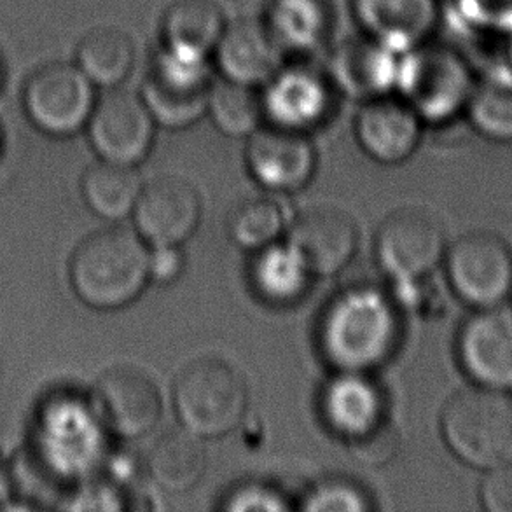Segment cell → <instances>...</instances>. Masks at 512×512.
Segmentation results:
<instances>
[{
  "mask_svg": "<svg viewBox=\"0 0 512 512\" xmlns=\"http://www.w3.org/2000/svg\"><path fill=\"white\" fill-rule=\"evenodd\" d=\"M441 432L455 457L490 471L512 462V394L507 390L467 388L453 395L441 415Z\"/></svg>",
  "mask_w": 512,
  "mask_h": 512,
  "instance_id": "277c9868",
  "label": "cell"
},
{
  "mask_svg": "<svg viewBox=\"0 0 512 512\" xmlns=\"http://www.w3.org/2000/svg\"><path fill=\"white\" fill-rule=\"evenodd\" d=\"M399 331L392 301L376 289L357 287L327 308L320 322V348L338 371L369 373L394 353Z\"/></svg>",
  "mask_w": 512,
  "mask_h": 512,
  "instance_id": "6da1fadb",
  "label": "cell"
},
{
  "mask_svg": "<svg viewBox=\"0 0 512 512\" xmlns=\"http://www.w3.org/2000/svg\"><path fill=\"white\" fill-rule=\"evenodd\" d=\"M161 409L160 390L139 367H112L95 387L93 413L105 429L126 441L149 434L160 422Z\"/></svg>",
  "mask_w": 512,
  "mask_h": 512,
  "instance_id": "7c38bea8",
  "label": "cell"
},
{
  "mask_svg": "<svg viewBox=\"0 0 512 512\" xmlns=\"http://www.w3.org/2000/svg\"><path fill=\"white\" fill-rule=\"evenodd\" d=\"M353 458L367 465L385 464L397 450V436L387 423L366 436L350 441Z\"/></svg>",
  "mask_w": 512,
  "mask_h": 512,
  "instance_id": "e575fe53",
  "label": "cell"
},
{
  "mask_svg": "<svg viewBox=\"0 0 512 512\" xmlns=\"http://www.w3.org/2000/svg\"><path fill=\"white\" fill-rule=\"evenodd\" d=\"M207 467V451L200 436L189 430L163 432L146 457V471L161 490L184 493L198 485Z\"/></svg>",
  "mask_w": 512,
  "mask_h": 512,
  "instance_id": "cb8c5ba5",
  "label": "cell"
},
{
  "mask_svg": "<svg viewBox=\"0 0 512 512\" xmlns=\"http://www.w3.org/2000/svg\"><path fill=\"white\" fill-rule=\"evenodd\" d=\"M299 507L310 512H364L373 504L364 486L353 479L336 476L315 483Z\"/></svg>",
  "mask_w": 512,
  "mask_h": 512,
  "instance_id": "1f68e13d",
  "label": "cell"
},
{
  "mask_svg": "<svg viewBox=\"0 0 512 512\" xmlns=\"http://www.w3.org/2000/svg\"><path fill=\"white\" fill-rule=\"evenodd\" d=\"M360 34L406 53L434 39L444 20L443 0H348Z\"/></svg>",
  "mask_w": 512,
  "mask_h": 512,
  "instance_id": "2e32d148",
  "label": "cell"
},
{
  "mask_svg": "<svg viewBox=\"0 0 512 512\" xmlns=\"http://www.w3.org/2000/svg\"><path fill=\"white\" fill-rule=\"evenodd\" d=\"M214 72L212 62L189 60L158 48L140 90L154 123L167 130H184L205 118Z\"/></svg>",
  "mask_w": 512,
  "mask_h": 512,
  "instance_id": "8992f818",
  "label": "cell"
},
{
  "mask_svg": "<svg viewBox=\"0 0 512 512\" xmlns=\"http://www.w3.org/2000/svg\"><path fill=\"white\" fill-rule=\"evenodd\" d=\"M457 353L476 385L512 392V308H476L460 327Z\"/></svg>",
  "mask_w": 512,
  "mask_h": 512,
  "instance_id": "4fadbf2b",
  "label": "cell"
},
{
  "mask_svg": "<svg viewBox=\"0 0 512 512\" xmlns=\"http://www.w3.org/2000/svg\"><path fill=\"white\" fill-rule=\"evenodd\" d=\"M156 126L140 93L121 86L97 98L86 130L100 160L137 167L153 149Z\"/></svg>",
  "mask_w": 512,
  "mask_h": 512,
  "instance_id": "8fae6325",
  "label": "cell"
},
{
  "mask_svg": "<svg viewBox=\"0 0 512 512\" xmlns=\"http://www.w3.org/2000/svg\"><path fill=\"white\" fill-rule=\"evenodd\" d=\"M465 118L486 139L512 142V67L504 62L479 72Z\"/></svg>",
  "mask_w": 512,
  "mask_h": 512,
  "instance_id": "484cf974",
  "label": "cell"
},
{
  "mask_svg": "<svg viewBox=\"0 0 512 512\" xmlns=\"http://www.w3.org/2000/svg\"><path fill=\"white\" fill-rule=\"evenodd\" d=\"M450 9L469 35L506 41L512 34V0H451Z\"/></svg>",
  "mask_w": 512,
  "mask_h": 512,
  "instance_id": "4dcf8cb0",
  "label": "cell"
},
{
  "mask_svg": "<svg viewBox=\"0 0 512 512\" xmlns=\"http://www.w3.org/2000/svg\"><path fill=\"white\" fill-rule=\"evenodd\" d=\"M97 98L95 84L76 63H49L25 84L23 107L41 132L70 137L86 128Z\"/></svg>",
  "mask_w": 512,
  "mask_h": 512,
  "instance_id": "ba28073f",
  "label": "cell"
},
{
  "mask_svg": "<svg viewBox=\"0 0 512 512\" xmlns=\"http://www.w3.org/2000/svg\"><path fill=\"white\" fill-rule=\"evenodd\" d=\"M226 23L215 0H173L160 21V48L189 60L212 62Z\"/></svg>",
  "mask_w": 512,
  "mask_h": 512,
  "instance_id": "603a6c76",
  "label": "cell"
},
{
  "mask_svg": "<svg viewBox=\"0 0 512 512\" xmlns=\"http://www.w3.org/2000/svg\"><path fill=\"white\" fill-rule=\"evenodd\" d=\"M478 70L460 49L436 39L401 55L395 93L425 125L464 116Z\"/></svg>",
  "mask_w": 512,
  "mask_h": 512,
  "instance_id": "3957f363",
  "label": "cell"
},
{
  "mask_svg": "<svg viewBox=\"0 0 512 512\" xmlns=\"http://www.w3.org/2000/svg\"><path fill=\"white\" fill-rule=\"evenodd\" d=\"M313 277L303 257L289 242L271 243L257 250L250 280L261 298L273 305L292 303L305 292Z\"/></svg>",
  "mask_w": 512,
  "mask_h": 512,
  "instance_id": "4316f807",
  "label": "cell"
},
{
  "mask_svg": "<svg viewBox=\"0 0 512 512\" xmlns=\"http://www.w3.org/2000/svg\"><path fill=\"white\" fill-rule=\"evenodd\" d=\"M173 406L184 429L201 439H214L233 432L243 422L249 392L235 367L215 357H203L177 374Z\"/></svg>",
  "mask_w": 512,
  "mask_h": 512,
  "instance_id": "5b68a950",
  "label": "cell"
},
{
  "mask_svg": "<svg viewBox=\"0 0 512 512\" xmlns=\"http://www.w3.org/2000/svg\"><path fill=\"white\" fill-rule=\"evenodd\" d=\"M285 60L287 56L273 41L261 18L228 20L212 58L219 76L257 88H261Z\"/></svg>",
  "mask_w": 512,
  "mask_h": 512,
  "instance_id": "ffe728a7",
  "label": "cell"
},
{
  "mask_svg": "<svg viewBox=\"0 0 512 512\" xmlns=\"http://www.w3.org/2000/svg\"><path fill=\"white\" fill-rule=\"evenodd\" d=\"M399 63L401 53L360 34L334 49L326 70L338 93L366 102L395 93Z\"/></svg>",
  "mask_w": 512,
  "mask_h": 512,
  "instance_id": "d6986e66",
  "label": "cell"
},
{
  "mask_svg": "<svg viewBox=\"0 0 512 512\" xmlns=\"http://www.w3.org/2000/svg\"><path fill=\"white\" fill-rule=\"evenodd\" d=\"M132 215L135 231L151 247L182 245L200 224V194L182 177H158L144 184Z\"/></svg>",
  "mask_w": 512,
  "mask_h": 512,
  "instance_id": "9a60e30c",
  "label": "cell"
},
{
  "mask_svg": "<svg viewBox=\"0 0 512 512\" xmlns=\"http://www.w3.org/2000/svg\"><path fill=\"white\" fill-rule=\"evenodd\" d=\"M338 90L310 58H291L261 86L264 123L310 133L326 123Z\"/></svg>",
  "mask_w": 512,
  "mask_h": 512,
  "instance_id": "52a82bcc",
  "label": "cell"
},
{
  "mask_svg": "<svg viewBox=\"0 0 512 512\" xmlns=\"http://www.w3.org/2000/svg\"><path fill=\"white\" fill-rule=\"evenodd\" d=\"M144 182L137 168L111 161L88 168L81 182L86 205L107 221H121L133 214Z\"/></svg>",
  "mask_w": 512,
  "mask_h": 512,
  "instance_id": "83f0119b",
  "label": "cell"
},
{
  "mask_svg": "<svg viewBox=\"0 0 512 512\" xmlns=\"http://www.w3.org/2000/svg\"><path fill=\"white\" fill-rule=\"evenodd\" d=\"M0 79H2V69H0Z\"/></svg>",
  "mask_w": 512,
  "mask_h": 512,
  "instance_id": "f35d334b",
  "label": "cell"
},
{
  "mask_svg": "<svg viewBox=\"0 0 512 512\" xmlns=\"http://www.w3.org/2000/svg\"><path fill=\"white\" fill-rule=\"evenodd\" d=\"M320 408L329 429L348 443L385 423L383 395L367 373L338 371L322 392Z\"/></svg>",
  "mask_w": 512,
  "mask_h": 512,
  "instance_id": "7402d4cb",
  "label": "cell"
},
{
  "mask_svg": "<svg viewBox=\"0 0 512 512\" xmlns=\"http://www.w3.org/2000/svg\"><path fill=\"white\" fill-rule=\"evenodd\" d=\"M137 60L132 37L116 27L93 28L79 41L76 65L95 88H121Z\"/></svg>",
  "mask_w": 512,
  "mask_h": 512,
  "instance_id": "d4e9b609",
  "label": "cell"
},
{
  "mask_svg": "<svg viewBox=\"0 0 512 512\" xmlns=\"http://www.w3.org/2000/svg\"><path fill=\"white\" fill-rule=\"evenodd\" d=\"M448 249L443 224L420 207H402L383 219L374 238L381 268L401 282H415L436 270Z\"/></svg>",
  "mask_w": 512,
  "mask_h": 512,
  "instance_id": "9c48e42d",
  "label": "cell"
},
{
  "mask_svg": "<svg viewBox=\"0 0 512 512\" xmlns=\"http://www.w3.org/2000/svg\"><path fill=\"white\" fill-rule=\"evenodd\" d=\"M287 242L315 277H333L352 261L359 233L352 217L336 207H312L289 224Z\"/></svg>",
  "mask_w": 512,
  "mask_h": 512,
  "instance_id": "e0dca14e",
  "label": "cell"
},
{
  "mask_svg": "<svg viewBox=\"0 0 512 512\" xmlns=\"http://www.w3.org/2000/svg\"><path fill=\"white\" fill-rule=\"evenodd\" d=\"M9 492H11V483H9L6 474L0 471V504H4V500L9 497Z\"/></svg>",
  "mask_w": 512,
  "mask_h": 512,
  "instance_id": "8d00e7d4",
  "label": "cell"
},
{
  "mask_svg": "<svg viewBox=\"0 0 512 512\" xmlns=\"http://www.w3.org/2000/svg\"><path fill=\"white\" fill-rule=\"evenodd\" d=\"M506 42H507V49H509V51H507L506 62L509 63V65H511V67H512V34L509 35V37H507Z\"/></svg>",
  "mask_w": 512,
  "mask_h": 512,
  "instance_id": "74e56055",
  "label": "cell"
},
{
  "mask_svg": "<svg viewBox=\"0 0 512 512\" xmlns=\"http://www.w3.org/2000/svg\"><path fill=\"white\" fill-rule=\"evenodd\" d=\"M221 509L233 512L289 511L291 506L284 493L268 483H245L228 493Z\"/></svg>",
  "mask_w": 512,
  "mask_h": 512,
  "instance_id": "d6a6232c",
  "label": "cell"
},
{
  "mask_svg": "<svg viewBox=\"0 0 512 512\" xmlns=\"http://www.w3.org/2000/svg\"><path fill=\"white\" fill-rule=\"evenodd\" d=\"M420 116L397 93L371 98L360 105L355 137L367 156L383 165H399L422 140Z\"/></svg>",
  "mask_w": 512,
  "mask_h": 512,
  "instance_id": "ac0fdd59",
  "label": "cell"
},
{
  "mask_svg": "<svg viewBox=\"0 0 512 512\" xmlns=\"http://www.w3.org/2000/svg\"><path fill=\"white\" fill-rule=\"evenodd\" d=\"M207 116L229 137H249L264 125L261 88L215 77L208 90Z\"/></svg>",
  "mask_w": 512,
  "mask_h": 512,
  "instance_id": "f1b7e54d",
  "label": "cell"
},
{
  "mask_svg": "<svg viewBox=\"0 0 512 512\" xmlns=\"http://www.w3.org/2000/svg\"><path fill=\"white\" fill-rule=\"evenodd\" d=\"M69 273L84 305L95 310L125 308L149 282V243L135 229H100L77 245Z\"/></svg>",
  "mask_w": 512,
  "mask_h": 512,
  "instance_id": "7a4b0ae2",
  "label": "cell"
},
{
  "mask_svg": "<svg viewBox=\"0 0 512 512\" xmlns=\"http://www.w3.org/2000/svg\"><path fill=\"white\" fill-rule=\"evenodd\" d=\"M261 20L287 60L310 58L333 34L329 0H266Z\"/></svg>",
  "mask_w": 512,
  "mask_h": 512,
  "instance_id": "44dd1931",
  "label": "cell"
},
{
  "mask_svg": "<svg viewBox=\"0 0 512 512\" xmlns=\"http://www.w3.org/2000/svg\"><path fill=\"white\" fill-rule=\"evenodd\" d=\"M287 228L284 207L270 196L247 198L228 217L229 238L242 249L254 252L278 242Z\"/></svg>",
  "mask_w": 512,
  "mask_h": 512,
  "instance_id": "f546056e",
  "label": "cell"
},
{
  "mask_svg": "<svg viewBox=\"0 0 512 512\" xmlns=\"http://www.w3.org/2000/svg\"><path fill=\"white\" fill-rule=\"evenodd\" d=\"M245 161L264 189L294 193L312 180L317 151L308 133L264 123L247 137Z\"/></svg>",
  "mask_w": 512,
  "mask_h": 512,
  "instance_id": "5bb4252c",
  "label": "cell"
},
{
  "mask_svg": "<svg viewBox=\"0 0 512 512\" xmlns=\"http://www.w3.org/2000/svg\"><path fill=\"white\" fill-rule=\"evenodd\" d=\"M446 275L458 298L474 308L502 305L512 294V250L500 236L474 231L444 254Z\"/></svg>",
  "mask_w": 512,
  "mask_h": 512,
  "instance_id": "30bf717a",
  "label": "cell"
},
{
  "mask_svg": "<svg viewBox=\"0 0 512 512\" xmlns=\"http://www.w3.org/2000/svg\"><path fill=\"white\" fill-rule=\"evenodd\" d=\"M479 497L488 512H512V462L486 471Z\"/></svg>",
  "mask_w": 512,
  "mask_h": 512,
  "instance_id": "836d02e7",
  "label": "cell"
},
{
  "mask_svg": "<svg viewBox=\"0 0 512 512\" xmlns=\"http://www.w3.org/2000/svg\"><path fill=\"white\" fill-rule=\"evenodd\" d=\"M184 268L180 245H149V282L170 284L179 278Z\"/></svg>",
  "mask_w": 512,
  "mask_h": 512,
  "instance_id": "d590c367",
  "label": "cell"
}]
</instances>
